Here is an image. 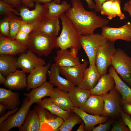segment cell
Instances as JSON below:
<instances>
[{
	"mask_svg": "<svg viewBox=\"0 0 131 131\" xmlns=\"http://www.w3.org/2000/svg\"><path fill=\"white\" fill-rule=\"evenodd\" d=\"M72 6L65 13L67 17L81 35L93 34L95 30L107 25L109 20L84 8L80 0H71Z\"/></svg>",
	"mask_w": 131,
	"mask_h": 131,
	"instance_id": "cell-1",
	"label": "cell"
},
{
	"mask_svg": "<svg viewBox=\"0 0 131 131\" xmlns=\"http://www.w3.org/2000/svg\"><path fill=\"white\" fill-rule=\"evenodd\" d=\"M57 36L33 30L26 45L28 49L38 56H48L55 47Z\"/></svg>",
	"mask_w": 131,
	"mask_h": 131,
	"instance_id": "cell-2",
	"label": "cell"
},
{
	"mask_svg": "<svg viewBox=\"0 0 131 131\" xmlns=\"http://www.w3.org/2000/svg\"><path fill=\"white\" fill-rule=\"evenodd\" d=\"M59 18L61 21L62 28L60 35L57 37L55 48L64 50L75 46L80 49L81 47L80 43L81 35L65 14L61 15Z\"/></svg>",
	"mask_w": 131,
	"mask_h": 131,
	"instance_id": "cell-3",
	"label": "cell"
},
{
	"mask_svg": "<svg viewBox=\"0 0 131 131\" xmlns=\"http://www.w3.org/2000/svg\"><path fill=\"white\" fill-rule=\"evenodd\" d=\"M18 10L24 22L33 25L34 30L41 28L49 19L48 9L45 4L36 3L35 8L32 10L21 5Z\"/></svg>",
	"mask_w": 131,
	"mask_h": 131,
	"instance_id": "cell-4",
	"label": "cell"
},
{
	"mask_svg": "<svg viewBox=\"0 0 131 131\" xmlns=\"http://www.w3.org/2000/svg\"><path fill=\"white\" fill-rule=\"evenodd\" d=\"M108 41V40L99 34L81 36L80 45L88 57L89 67L95 65L96 55L99 47Z\"/></svg>",
	"mask_w": 131,
	"mask_h": 131,
	"instance_id": "cell-5",
	"label": "cell"
},
{
	"mask_svg": "<svg viewBox=\"0 0 131 131\" xmlns=\"http://www.w3.org/2000/svg\"><path fill=\"white\" fill-rule=\"evenodd\" d=\"M111 65L121 78L131 86V57L124 51L117 49Z\"/></svg>",
	"mask_w": 131,
	"mask_h": 131,
	"instance_id": "cell-6",
	"label": "cell"
},
{
	"mask_svg": "<svg viewBox=\"0 0 131 131\" xmlns=\"http://www.w3.org/2000/svg\"><path fill=\"white\" fill-rule=\"evenodd\" d=\"M114 43V41H108L100 46L98 50L95 65L101 76L107 74L108 68L111 65L112 58L117 50Z\"/></svg>",
	"mask_w": 131,
	"mask_h": 131,
	"instance_id": "cell-7",
	"label": "cell"
},
{
	"mask_svg": "<svg viewBox=\"0 0 131 131\" xmlns=\"http://www.w3.org/2000/svg\"><path fill=\"white\" fill-rule=\"evenodd\" d=\"M31 105L29 98L26 97L18 111L0 124V131H8L15 127L20 128L24 122Z\"/></svg>",
	"mask_w": 131,
	"mask_h": 131,
	"instance_id": "cell-8",
	"label": "cell"
},
{
	"mask_svg": "<svg viewBox=\"0 0 131 131\" xmlns=\"http://www.w3.org/2000/svg\"><path fill=\"white\" fill-rule=\"evenodd\" d=\"M34 109L40 119V131H58L64 121L62 118L52 114L38 104Z\"/></svg>",
	"mask_w": 131,
	"mask_h": 131,
	"instance_id": "cell-9",
	"label": "cell"
},
{
	"mask_svg": "<svg viewBox=\"0 0 131 131\" xmlns=\"http://www.w3.org/2000/svg\"><path fill=\"white\" fill-rule=\"evenodd\" d=\"M104 102V108L102 116L114 117L120 114L121 96L114 88L108 93L102 96Z\"/></svg>",
	"mask_w": 131,
	"mask_h": 131,
	"instance_id": "cell-10",
	"label": "cell"
},
{
	"mask_svg": "<svg viewBox=\"0 0 131 131\" xmlns=\"http://www.w3.org/2000/svg\"><path fill=\"white\" fill-rule=\"evenodd\" d=\"M101 34L108 41H114L118 40L131 41V23L127 22L118 28H113L106 25L102 28Z\"/></svg>",
	"mask_w": 131,
	"mask_h": 131,
	"instance_id": "cell-11",
	"label": "cell"
},
{
	"mask_svg": "<svg viewBox=\"0 0 131 131\" xmlns=\"http://www.w3.org/2000/svg\"><path fill=\"white\" fill-rule=\"evenodd\" d=\"M17 64L18 68L26 73H29L37 67L46 64L44 59L29 49L20 55Z\"/></svg>",
	"mask_w": 131,
	"mask_h": 131,
	"instance_id": "cell-12",
	"label": "cell"
},
{
	"mask_svg": "<svg viewBox=\"0 0 131 131\" xmlns=\"http://www.w3.org/2000/svg\"><path fill=\"white\" fill-rule=\"evenodd\" d=\"M28 49L26 45L0 34V54L15 56L25 52Z\"/></svg>",
	"mask_w": 131,
	"mask_h": 131,
	"instance_id": "cell-13",
	"label": "cell"
},
{
	"mask_svg": "<svg viewBox=\"0 0 131 131\" xmlns=\"http://www.w3.org/2000/svg\"><path fill=\"white\" fill-rule=\"evenodd\" d=\"M89 64V62L85 60L83 63L78 65L59 67L60 74L75 86H77Z\"/></svg>",
	"mask_w": 131,
	"mask_h": 131,
	"instance_id": "cell-14",
	"label": "cell"
},
{
	"mask_svg": "<svg viewBox=\"0 0 131 131\" xmlns=\"http://www.w3.org/2000/svg\"><path fill=\"white\" fill-rule=\"evenodd\" d=\"M60 74L59 67L55 63L52 64L47 73L49 82L53 86L68 92L75 86L69 80L61 77Z\"/></svg>",
	"mask_w": 131,
	"mask_h": 131,
	"instance_id": "cell-15",
	"label": "cell"
},
{
	"mask_svg": "<svg viewBox=\"0 0 131 131\" xmlns=\"http://www.w3.org/2000/svg\"><path fill=\"white\" fill-rule=\"evenodd\" d=\"M50 62L45 65L35 68L27 77V89L29 90L38 87L46 81L47 75L51 66Z\"/></svg>",
	"mask_w": 131,
	"mask_h": 131,
	"instance_id": "cell-16",
	"label": "cell"
},
{
	"mask_svg": "<svg viewBox=\"0 0 131 131\" xmlns=\"http://www.w3.org/2000/svg\"><path fill=\"white\" fill-rule=\"evenodd\" d=\"M26 73L22 70H17L10 73L7 76L4 86L11 90H18L27 87Z\"/></svg>",
	"mask_w": 131,
	"mask_h": 131,
	"instance_id": "cell-17",
	"label": "cell"
},
{
	"mask_svg": "<svg viewBox=\"0 0 131 131\" xmlns=\"http://www.w3.org/2000/svg\"><path fill=\"white\" fill-rule=\"evenodd\" d=\"M108 72L115 81L114 88L118 91L121 95V105H123L127 103L131 104V88L122 80L112 66L109 68Z\"/></svg>",
	"mask_w": 131,
	"mask_h": 131,
	"instance_id": "cell-18",
	"label": "cell"
},
{
	"mask_svg": "<svg viewBox=\"0 0 131 131\" xmlns=\"http://www.w3.org/2000/svg\"><path fill=\"white\" fill-rule=\"evenodd\" d=\"M72 111L82 118L84 123L85 130H92L96 125L105 122L108 120V117L90 115L74 106Z\"/></svg>",
	"mask_w": 131,
	"mask_h": 131,
	"instance_id": "cell-19",
	"label": "cell"
},
{
	"mask_svg": "<svg viewBox=\"0 0 131 131\" xmlns=\"http://www.w3.org/2000/svg\"><path fill=\"white\" fill-rule=\"evenodd\" d=\"M101 75L96 65L85 69L83 77L77 86L90 90L96 85Z\"/></svg>",
	"mask_w": 131,
	"mask_h": 131,
	"instance_id": "cell-20",
	"label": "cell"
},
{
	"mask_svg": "<svg viewBox=\"0 0 131 131\" xmlns=\"http://www.w3.org/2000/svg\"><path fill=\"white\" fill-rule=\"evenodd\" d=\"M50 97L53 103L64 110L72 111L74 106L68 92L58 87L54 88Z\"/></svg>",
	"mask_w": 131,
	"mask_h": 131,
	"instance_id": "cell-21",
	"label": "cell"
},
{
	"mask_svg": "<svg viewBox=\"0 0 131 131\" xmlns=\"http://www.w3.org/2000/svg\"><path fill=\"white\" fill-rule=\"evenodd\" d=\"M104 102L102 96L91 95L85 104L79 108L91 115L102 116Z\"/></svg>",
	"mask_w": 131,
	"mask_h": 131,
	"instance_id": "cell-22",
	"label": "cell"
},
{
	"mask_svg": "<svg viewBox=\"0 0 131 131\" xmlns=\"http://www.w3.org/2000/svg\"><path fill=\"white\" fill-rule=\"evenodd\" d=\"M54 88L49 82L46 81L40 86L33 89L30 92L24 93V95L29 98L30 103L32 105L41 100L44 97H50Z\"/></svg>",
	"mask_w": 131,
	"mask_h": 131,
	"instance_id": "cell-23",
	"label": "cell"
},
{
	"mask_svg": "<svg viewBox=\"0 0 131 131\" xmlns=\"http://www.w3.org/2000/svg\"><path fill=\"white\" fill-rule=\"evenodd\" d=\"M56 53L54 60L55 64L59 67L74 66L81 64L79 57L73 55L67 49H60Z\"/></svg>",
	"mask_w": 131,
	"mask_h": 131,
	"instance_id": "cell-24",
	"label": "cell"
},
{
	"mask_svg": "<svg viewBox=\"0 0 131 131\" xmlns=\"http://www.w3.org/2000/svg\"><path fill=\"white\" fill-rule=\"evenodd\" d=\"M115 86L114 79L109 73L101 76L95 86L90 90L91 94L102 96L109 92Z\"/></svg>",
	"mask_w": 131,
	"mask_h": 131,
	"instance_id": "cell-25",
	"label": "cell"
},
{
	"mask_svg": "<svg viewBox=\"0 0 131 131\" xmlns=\"http://www.w3.org/2000/svg\"><path fill=\"white\" fill-rule=\"evenodd\" d=\"M11 90L0 88V103L5 105L9 110L18 107L20 103L19 93Z\"/></svg>",
	"mask_w": 131,
	"mask_h": 131,
	"instance_id": "cell-26",
	"label": "cell"
},
{
	"mask_svg": "<svg viewBox=\"0 0 131 131\" xmlns=\"http://www.w3.org/2000/svg\"><path fill=\"white\" fill-rule=\"evenodd\" d=\"M18 58L12 55L0 54V72L7 76L16 70Z\"/></svg>",
	"mask_w": 131,
	"mask_h": 131,
	"instance_id": "cell-27",
	"label": "cell"
},
{
	"mask_svg": "<svg viewBox=\"0 0 131 131\" xmlns=\"http://www.w3.org/2000/svg\"><path fill=\"white\" fill-rule=\"evenodd\" d=\"M70 98L74 106L80 108L85 104L91 95L90 90L75 86L68 92Z\"/></svg>",
	"mask_w": 131,
	"mask_h": 131,
	"instance_id": "cell-28",
	"label": "cell"
},
{
	"mask_svg": "<svg viewBox=\"0 0 131 131\" xmlns=\"http://www.w3.org/2000/svg\"><path fill=\"white\" fill-rule=\"evenodd\" d=\"M36 103L52 114L62 118L64 121L72 115V111L62 109L53 103L49 98H46Z\"/></svg>",
	"mask_w": 131,
	"mask_h": 131,
	"instance_id": "cell-29",
	"label": "cell"
},
{
	"mask_svg": "<svg viewBox=\"0 0 131 131\" xmlns=\"http://www.w3.org/2000/svg\"><path fill=\"white\" fill-rule=\"evenodd\" d=\"M40 129V119L37 111L34 109L29 110L19 131H38Z\"/></svg>",
	"mask_w": 131,
	"mask_h": 131,
	"instance_id": "cell-30",
	"label": "cell"
},
{
	"mask_svg": "<svg viewBox=\"0 0 131 131\" xmlns=\"http://www.w3.org/2000/svg\"><path fill=\"white\" fill-rule=\"evenodd\" d=\"M44 4L48 9L49 19L59 18L71 7L66 1H63L61 4H57L52 1Z\"/></svg>",
	"mask_w": 131,
	"mask_h": 131,
	"instance_id": "cell-31",
	"label": "cell"
},
{
	"mask_svg": "<svg viewBox=\"0 0 131 131\" xmlns=\"http://www.w3.org/2000/svg\"><path fill=\"white\" fill-rule=\"evenodd\" d=\"M60 29L59 18H50L40 28L34 31L57 36Z\"/></svg>",
	"mask_w": 131,
	"mask_h": 131,
	"instance_id": "cell-32",
	"label": "cell"
},
{
	"mask_svg": "<svg viewBox=\"0 0 131 131\" xmlns=\"http://www.w3.org/2000/svg\"><path fill=\"white\" fill-rule=\"evenodd\" d=\"M34 28V26L32 25L25 22L21 26L16 36L15 40L20 43L26 45L29 34L33 29Z\"/></svg>",
	"mask_w": 131,
	"mask_h": 131,
	"instance_id": "cell-33",
	"label": "cell"
},
{
	"mask_svg": "<svg viewBox=\"0 0 131 131\" xmlns=\"http://www.w3.org/2000/svg\"><path fill=\"white\" fill-rule=\"evenodd\" d=\"M8 17L9 18L10 27V34L8 37L11 39L15 40L21 26L25 22L21 17H18L16 15Z\"/></svg>",
	"mask_w": 131,
	"mask_h": 131,
	"instance_id": "cell-34",
	"label": "cell"
},
{
	"mask_svg": "<svg viewBox=\"0 0 131 131\" xmlns=\"http://www.w3.org/2000/svg\"><path fill=\"white\" fill-rule=\"evenodd\" d=\"M82 118L77 115H71L64 121L58 129L59 131H70L76 125L83 122Z\"/></svg>",
	"mask_w": 131,
	"mask_h": 131,
	"instance_id": "cell-35",
	"label": "cell"
},
{
	"mask_svg": "<svg viewBox=\"0 0 131 131\" xmlns=\"http://www.w3.org/2000/svg\"><path fill=\"white\" fill-rule=\"evenodd\" d=\"M12 5L5 2L1 0H0V14L1 15L9 16L16 15H19V13Z\"/></svg>",
	"mask_w": 131,
	"mask_h": 131,
	"instance_id": "cell-36",
	"label": "cell"
},
{
	"mask_svg": "<svg viewBox=\"0 0 131 131\" xmlns=\"http://www.w3.org/2000/svg\"><path fill=\"white\" fill-rule=\"evenodd\" d=\"M112 1H107L104 2L102 5L100 11L102 15L107 16V18L109 20H111L117 16L112 8Z\"/></svg>",
	"mask_w": 131,
	"mask_h": 131,
	"instance_id": "cell-37",
	"label": "cell"
},
{
	"mask_svg": "<svg viewBox=\"0 0 131 131\" xmlns=\"http://www.w3.org/2000/svg\"><path fill=\"white\" fill-rule=\"evenodd\" d=\"M10 30L9 18L8 16H6L0 21V34L4 36L8 37L10 34Z\"/></svg>",
	"mask_w": 131,
	"mask_h": 131,
	"instance_id": "cell-38",
	"label": "cell"
},
{
	"mask_svg": "<svg viewBox=\"0 0 131 131\" xmlns=\"http://www.w3.org/2000/svg\"><path fill=\"white\" fill-rule=\"evenodd\" d=\"M120 0H115L113 1L112 4V10L117 16H118L121 20L125 18L124 14L121 12V9Z\"/></svg>",
	"mask_w": 131,
	"mask_h": 131,
	"instance_id": "cell-39",
	"label": "cell"
},
{
	"mask_svg": "<svg viewBox=\"0 0 131 131\" xmlns=\"http://www.w3.org/2000/svg\"><path fill=\"white\" fill-rule=\"evenodd\" d=\"M111 131H130L129 128L127 127L121 119L117 121L112 126Z\"/></svg>",
	"mask_w": 131,
	"mask_h": 131,
	"instance_id": "cell-40",
	"label": "cell"
},
{
	"mask_svg": "<svg viewBox=\"0 0 131 131\" xmlns=\"http://www.w3.org/2000/svg\"><path fill=\"white\" fill-rule=\"evenodd\" d=\"M112 123V120H108L104 123L99 124L98 126L94 127L92 131H106L108 130Z\"/></svg>",
	"mask_w": 131,
	"mask_h": 131,
	"instance_id": "cell-41",
	"label": "cell"
},
{
	"mask_svg": "<svg viewBox=\"0 0 131 131\" xmlns=\"http://www.w3.org/2000/svg\"><path fill=\"white\" fill-rule=\"evenodd\" d=\"M120 113L122 119L131 131V118L130 115L124 112L122 109L120 111Z\"/></svg>",
	"mask_w": 131,
	"mask_h": 131,
	"instance_id": "cell-42",
	"label": "cell"
},
{
	"mask_svg": "<svg viewBox=\"0 0 131 131\" xmlns=\"http://www.w3.org/2000/svg\"><path fill=\"white\" fill-rule=\"evenodd\" d=\"M19 109L18 107L8 111L0 118V124L7 119L11 115L17 112Z\"/></svg>",
	"mask_w": 131,
	"mask_h": 131,
	"instance_id": "cell-43",
	"label": "cell"
},
{
	"mask_svg": "<svg viewBox=\"0 0 131 131\" xmlns=\"http://www.w3.org/2000/svg\"><path fill=\"white\" fill-rule=\"evenodd\" d=\"M13 6L18 10L21 5V0H1Z\"/></svg>",
	"mask_w": 131,
	"mask_h": 131,
	"instance_id": "cell-44",
	"label": "cell"
},
{
	"mask_svg": "<svg viewBox=\"0 0 131 131\" xmlns=\"http://www.w3.org/2000/svg\"><path fill=\"white\" fill-rule=\"evenodd\" d=\"M95 2L94 11L96 12H100V11L101 6L102 4L107 1L115 0H94Z\"/></svg>",
	"mask_w": 131,
	"mask_h": 131,
	"instance_id": "cell-45",
	"label": "cell"
},
{
	"mask_svg": "<svg viewBox=\"0 0 131 131\" xmlns=\"http://www.w3.org/2000/svg\"><path fill=\"white\" fill-rule=\"evenodd\" d=\"M23 5L28 8L33 7L34 5V0H21Z\"/></svg>",
	"mask_w": 131,
	"mask_h": 131,
	"instance_id": "cell-46",
	"label": "cell"
},
{
	"mask_svg": "<svg viewBox=\"0 0 131 131\" xmlns=\"http://www.w3.org/2000/svg\"><path fill=\"white\" fill-rule=\"evenodd\" d=\"M61 0H34V1L36 3H38L41 4H45L50 2L52 0L57 4H60Z\"/></svg>",
	"mask_w": 131,
	"mask_h": 131,
	"instance_id": "cell-47",
	"label": "cell"
},
{
	"mask_svg": "<svg viewBox=\"0 0 131 131\" xmlns=\"http://www.w3.org/2000/svg\"><path fill=\"white\" fill-rule=\"evenodd\" d=\"M123 9L124 11L128 13L131 18V4L127 2L125 4Z\"/></svg>",
	"mask_w": 131,
	"mask_h": 131,
	"instance_id": "cell-48",
	"label": "cell"
},
{
	"mask_svg": "<svg viewBox=\"0 0 131 131\" xmlns=\"http://www.w3.org/2000/svg\"><path fill=\"white\" fill-rule=\"evenodd\" d=\"M70 48V51L71 54L74 57H77L79 49L75 46H72Z\"/></svg>",
	"mask_w": 131,
	"mask_h": 131,
	"instance_id": "cell-49",
	"label": "cell"
},
{
	"mask_svg": "<svg viewBox=\"0 0 131 131\" xmlns=\"http://www.w3.org/2000/svg\"><path fill=\"white\" fill-rule=\"evenodd\" d=\"M126 112L130 115H131V104L127 103L124 105Z\"/></svg>",
	"mask_w": 131,
	"mask_h": 131,
	"instance_id": "cell-50",
	"label": "cell"
},
{
	"mask_svg": "<svg viewBox=\"0 0 131 131\" xmlns=\"http://www.w3.org/2000/svg\"><path fill=\"white\" fill-rule=\"evenodd\" d=\"M87 4V6L88 8L90 9H94L95 4L94 3L92 0H85Z\"/></svg>",
	"mask_w": 131,
	"mask_h": 131,
	"instance_id": "cell-51",
	"label": "cell"
},
{
	"mask_svg": "<svg viewBox=\"0 0 131 131\" xmlns=\"http://www.w3.org/2000/svg\"><path fill=\"white\" fill-rule=\"evenodd\" d=\"M7 106L1 103H0V115L2 114L3 115L6 110L7 109Z\"/></svg>",
	"mask_w": 131,
	"mask_h": 131,
	"instance_id": "cell-52",
	"label": "cell"
},
{
	"mask_svg": "<svg viewBox=\"0 0 131 131\" xmlns=\"http://www.w3.org/2000/svg\"><path fill=\"white\" fill-rule=\"evenodd\" d=\"M85 124L83 122H82L81 123V124L79 126V127L77 130V131H84V129Z\"/></svg>",
	"mask_w": 131,
	"mask_h": 131,
	"instance_id": "cell-53",
	"label": "cell"
},
{
	"mask_svg": "<svg viewBox=\"0 0 131 131\" xmlns=\"http://www.w3.org/2000/svg\"><path fill=\"white\" fill-rule=\"evenodd\" d=\"M3 75L0 72V83L4 84L6 81V79L4 77Z\"/></svg>",
	"mask_w": 131,
	"mask_h": 131,
	"instance_id": "cell-54",
	"label": "cell"
},
{
	"mask_svg": "<svg viewBox=\"0 0 131 131\" xmlns=\"http://www.w3.org/2000/svg\"><path fill=\"white\" fill-rule=\"evenodd\" d=\"M128 2L129 3L131 4V1L129 0Z\"/></svg>",
	"mask_w": 131,
	"mask_h": 131,
	"instance_id": "cell-55",
	"label": "cell"
},
{
	"mask_svg": "<svg viewBox=\"0 0 131 131\" xmlns=\"http://www.w3.org/2000/svg\"><path fill=\"white\" fill-rule=\"evenodd\" d=\"M130 0V1H131V0Z\"/></svg>",
	"mask_w": 131,
	"mask_h": 131,
	"instance_id": "cell-56",
	"label": "cell"
},
{
	"mask_svg": "<svg viewBox=\"0 0 131 131\" xmlns=\"http://www.w3.org/2000/svg\"></svg>",
	"mask_w": 131,
	"mask_h": 131,
	"instance_id": "cell-57",
	"label": "cell"
}]
</instances>
